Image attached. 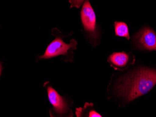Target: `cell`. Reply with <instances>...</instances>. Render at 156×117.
<instances>
[{
	"mask_svg": "<svg viewBox=\"0 0 156 117\" xmlns=\"http://www.w3.org/2000/svg\"><path fill=\"white\" fill-rule=\"evenodd\" d=\"M77 117H101L102 116L98 113L94 108L93 104L85 103L83 108L76 109Z\"/></svg>",
	"mask_w": 156,
	"mask_h": 117,
	"instance_id": "obj_7",
	"label": "cell"
},
{
	"mask_svg": "<svg viewBox=\"0 0 156 117\" xmlns=\"http://www.w3.org/2000/svg\"><path fill=\"white\" fill-rule=\"evenodd\" d=\"M47 89L48 98L51 104L53 105V109L50 110L51 117L54 116L73 117L72 110L70 109L69 101L66 98L60 96L50 84L49 82L44 84Z\"/></svg>",
	"mask_w": 156,
	"mask_h": 117,
	"instance_id": "obj_4",
	"label": "cell"
},
{
	"mask_svg": "<svg viewBox=\"0 0 156 117\" xmlns=\"http://www.w3.org/2000/svg\"><path fill=\"white\" fill-rule=\"evenodd\" d=\"M113 75L108 88V98L124 106L149 92L156 84V68L139 66Z\"/></svg>",
	"mask_w": 156,
	"mask_h": 117,
	"instance_id": "obj_1",
	"label": "cell"
},
{
	"mask_svg": "<svg viewBox=\"0 0 156 117\" xmlns=\"http://www.w3.org/2000/svg\"><path fill=\"white\" fill-rule=\"evenodd\" d=\"M85 1V0H69V2L71 4L70 7L71 8L73 7L80 8Z\"/></svg>",
	"mask_w": 156,
	"mask_h": 117,
	"instance_id": "obj_9",
	"label": "cell"
},
{
	"mask_svg": "<svg viewBox=\"0 0 156 117\" xmlns=\"http://www.w3.org/2000/svg\"><path fill=\"white\" fill-rule=\"evenodd\" d=\"M107 61L115 70L125 71L134 64L135 57L131 53L114 52L108 57Z\"/></svg>",
	"mask_w": 156,
	"mask_h": 117,
	"instance_id": "obj_6",
	"label": "cell"
},
{
	"mask_svg": "<svg viewBox=\"0 0 156 117\" xmlns=\"http://www.w3.org/2000/svg\"><path fill=\"white\" fill-rule=\"evenodd\" d=\"M131 43L134 50H156V33L148 26L144 27L133 36Z\"/></svg>",
	"mask_w": 156,
	"mask_h": 117,
	"instance_id": "obj_5",
	"label": "cell"
},
{
	"mask_svg": "<svg viewBox=\"0 0 156 117\" xmlns=\"http://www.w3.org/2000/svg\"><path fill=\"white\" fill-rule=\"evenodd\" d=\"M114 26L115 35L125 37L128 40L130 39L128 27L125 22H115Z\"/></svg>",
	"mask_w": 156,
	"mask_h": 117,
	"instance_id": "obj_8",
	"label": "cell"
},
{
	"mask_svg": "<svg viewBox=\"0 0 156 117\" xmlns=\"http://www.w3.org/2000/svg\"><path fill=\"white\" fill-rule=\"evenodd\" d=\"M53 35L56 36V38L52 41L46 48L45 53L43 55L39 57V59H49L63 55L67 57V61H73V50L76 49L77 42L72 39L69 44H67L63 41L60 36L56 34Z\"/></svg>",
	"mask_w": 156,
	"mask_h": 117,
	"instance_id": "obj_3",
	"label": "cell"
},
{
	"mask_svg": "<svg viewBox=\"0 0 156 117\" xmlns=\"http://www.w3.org/2000/svg\"><path fill=\"white\" fill-rule=\"evenodd\" d=\"M81 22L85 35L93 46L99 43L101 33L96 24V15L89 0H85L80 12Z\"/></svg>",
	"mask_w": 156,
	"mask_h": 117,
	"instance_id": "obj_2",
	"label": "cell"
}]
</instances>
